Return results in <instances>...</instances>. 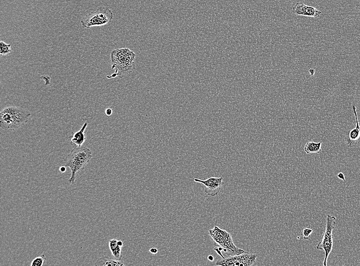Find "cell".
Listing matches in <instances>:
<instances>
[{
    "instance_id": "cell-1",
    "label": "cell",
    "mask_w": 360,
    "mask_h": 266,
    "mask_svg": "<svg viewBox=\"0 0 360 266\" xmlns=\"http://www.w3.org/2000/svg\"><path fill=\"white\" fill-rule=\"evenodd\" d=\"M31 116V113L27 110L16 106H9L0 112V125L5 130L14 131L27 123Z\"/></svg>"
},
{
    "instance_id": "cell-2",
    "label": "cell",
    "mask_w": 360,
    "mask_h": 266,
    "mask_svg": "<svg viewBox=\"0 0 360 266\" xmlns=\"http://www.w3.org/2000/svg\"><path fill=\"white\" fill-rule=\"evenodd\" d=\"M136 55L130 49L122 48L114 50L111 55L112 69L115 72L108 78H116L118 76L132 73L135 69Z\"/></svg>"
},
{
    "instance_id": "cell-3",
    "label": "cell",
    "mask_w": 360,
    "mask_h": 266,
    "mask_svg": "<svg viewBox=\"0 0 360 266\" xmlns=\"http://www.w3.org/2000/svg\"><path fill=\"white\" fill-rule=\"evenodd\" d=\"M92 157V151L85 147L77 146L71 150L65 164V167L71 171V176L68 180L71 184L75 183L77 174L84 170Z\"/></svg>"
},
{
    "instance_id": "cell-4",
    "label": "cell",
    "mask_w": 360,
    "mask_h": 266,
    "mask_svg": "<svg viewBox=\"0 0 360 266\" xmlns=\"http://www.w3.org/2000/svg\"><path fill=\"white\" fill-rule=\"evenodd\" d=\"M209 235L215 244L223 248L229 256H234L246 253L245 250L237 247L234 242L232 236L226 231L215 226L213 229L210 230Z\"/></svg>"
},
{
    "instance_id": "cell-5",
    "label": "cell",
    "mask_w": 360,
    "mask_h": 266,
    "mask_svg": "<svg viewBox=\"0 0 360 266\" xmlns=\"http://www.w3.org/2000/svg\"><path fill=\"white\" fill-rule=\"evenodd\" d=\"M112 10L107 7H100L81 20L82 26L85 29L104 26L113 19Z\"/></svg>"
},
{
    "instance_id": "cell-6",
    "label": "cell",
    "mask_w": 360,
    "mask_h": 266,
    "mask_svg": "<svg viewBox=\"0 0 360 266\" xmlns=\"http://www.w3.org/2000/svg\"><path fill=\"white\" fill-rule=\"evenodd\" d=\"M336 224V217L328 214L326 220L325 232L316 246L317 250H322L325 251V257L324 261L325 266H327L328 259L332 249L333 244L332 232L335 229Z\"/></svg>"
},
{
    "instance_id": "cell-7",
    "label": "cell",
    "mask_w": 360,
    "mask_h": 266,
    "mask_svg": "<svg viewBox=\"0 0 360 266\" xmlns=\"http://www.w3.org/2000/svg\"><path fill=\"white\" fill-rule=\"evenodd\" d=\"M258 257L256 254H252L248 252L234 256H229L228 257L218 260L216 263L217 266H250L256 262Z\"/></svg>"
},
{
    "instance_id": "cell-8",
    "label": "cell",
    "mask_w": 360,
    "mask_h": 266,
    "mask_svg": "<svg viewBox=\"0 0 360 266\" xmlns=\"http://www.w3.org/2000/svg\"><path fill=\"white\" fill-rule=\"evenodd\" d=\"M223 177H211L205 180L198 178L194 179L196 182L203 184L205 186V192L211 197H214L219 193L223 184Z\"/></svg>"
},
{
    "instance_id": "cell-9",
    "label": "cell",
    "mask_w": 360,
    "mask_h": 266,
    "mask_svg": "<svg viewBox=\"0 0 360 266\" xmlns=\"http://www.w3.org/2000/svg\"><path fill=\"white\" fill-rule=\"evenodd\" d=\"M293 13L297 16H302L311 18L320 16L322 12L315 7L305 5L302 2L297 3L292 8Z\"/></svg>"
},
{
    "instance_id": "cell-10",
    "label": "cell",
    "mask_w": 360,
    "mask_h": 266,
    "mask_svg": "<svg viewBox=\"0 0 360 266\" xmlns=\"http://www.w3.org/2000/svg\"><path fill=\"white\" fill-rule=\"evenodd\" d=\"M352 108L355 117L356 126L355 129L350 131L348 136L344 138L345 145L349 148H353L357 146L360 138V125L358 119L356 107L353 105Z\"/></svg>"
},
{
    "instance_id": "cell-11",
    "label": "cell",
    "mask_w": 360,
    "mask_h": 266,
    "mask_svg": "<svg viewBox=\"0 0 360 266\" xmlns=\"http://www.w3.org/2000/svg\"><path fill=\"white\" fill-rule=\"evenodd\" d=\"M123 243L121 240L117 239H112L109 241V248L113 256L115 259L121 261L123 255L122 248Z\"/></svg>"
},
{
    "instance_id": "cell-12",
    "label": "cell",
    "mask_w": 360,
    "mask_h": 266,
    "mask_svg": "<svg viewBox=\"0 0 360 266\" xmlns=\"http://www.w3.org/2000/svg\"><path fill=\"white\" fill-rule=\"evenodd\" d=\"M88 126V123L85 122L82 129L78 132H76L71 138V142L78 147L83 146L86 140V137L85 131Z\"/></svg>"
},
{
    "instance_id": "cell-13",
    "label": "cell",
    "mask_w": 360,
    "mask_h": 266,
    "mask_svg": "<svg viewBox=\"0 0 360 266\" xmlns=\"http://www.w3.org/2000/svg\"><path fill=\"white\" fill-rule=\"evenodd\" d=\"M97 266H123L124 264L120 260L112 259L108 256L99 258L95 264Z\"/></svg>"
},
{
    "instance_id": "cell-14",
    "label": "cell",
    "mask_w": 360,
    "mask_h": 266,
    "mask_svg": "<svg viewBox=\"0 0 360 266\" xmlns=\"http://www.w3.org/2000/svg\"><path fill=\"white\" fill-rule=\"evenodd\" d=\"M323 142L318 143L314 142H308L304 147V150L306 154L311 153H319L322 150L321 146H322Z\"/></svg>"
},
{
    "instance_id": "cell-15",
    "label": "cell",
    "mask_w": 360,
    "mask_h": 266,
    "mask_svg": "<svg viewBox=\"0 0 360 266\" xmlns=\"http://www.w3.org/2000/svg\"><path fill=\"white\" fill-rule=\"evenodd\" d=\"M11 44H8L1 41L0 42V54L3 56L9 55L11 51Z\"/></svg>"
},
{
    "instance_id": "cell-16",
    "label": "cell",
    "mask_w": 360,
    "mask_h": 266,
    "mask_svg": "<svg viewBox=\"0 0 360 266\" xmlns=\"http://www.w3.org/2000/svg\"><path fill=\"white\" fill-rule=\"evenodd\" d=\"M47 258L45 255L35 258L31 262V266H42L46 262Z\"/></svg>"
},
{
    "instance_id": "cell-17",
    "label": "cell",
    "mask_w": 360,
    "mask_h": 266,
    "mask_svg": "<svg viewBox=\"0 0 360 266\" xmlns=\"http://www.w3.org/2000/svg\"><path fill=\"white\" fill-rule=\"evenodd\" d=\"M313 230L311 229H304L302 232L303 238L304 239H309Z\"/></svg>"
},
{
    "instance_id": "cell-18",
    "label": "cell",
    "mask_w": 360,
    "mask_h": 266,
    "mask_svg": "<svg viewBox=\"0 0 360 266\" xmlns=\"http://www.w3.org/2000/svg\"><path fill=\"white\" fill-rule=\"evenodd\" d=\"M337 177L339 179L343 180V181H345V176L343 173H342L341 172L339 173L337 175Z\"/></svg>"
},
{
    "instance_id": "cell-19",
    "label": "cell",
    "mask_w": 360,
    "mask_h": 266,
    "mask_svg": "<svg viewBox=\"0 0 360 266\" xmlns=\"http://www.w3.org/2000/svg\"><path fill=\"white\" fill-rule=\"evenodd\" d=\"M150 252L152 253V254H156L158 252V249L156 248H151L150 250Z\"/></svg>"
},
{
    "instance_id": "cell-20",
    "label": "cell",
    "mask_w": 360,
    "mask_h": 266,
    "mask_svg": "<svg viewBox=\"0 0 360 266\" xmlns=\"http://www.w3.org/2000/svg\"><path fill=\"white\" fill-rule=\"evenodd\" d=\"M112 110L110 108H108L106 110V115L107 116H111L112 115Z\"/></svg>"
},
{
    "instance_id": "cell-21",
    "label": "cell",
    "mask_w": 360,
    "mask_h": 266,
    "mask_svg": "<svg viewBox=\"0 0 360 266\" xmlns=\"http://www.w3.org/2000/svg\"><path fill=\"white\" fill-rule=\"evenodd\" d=\"M60 170L62 173L65 172L66 171V167H60Z\"/></svg>"
},
{
    "instance_id": "cell-22",
    "label": "cell",
    "mask_w": 360,
    "mask_h": 266,
    "mask_svg": "<svg viewBox=\"0 0 360 266\" xmlns=\"http://www.w3.org/2000/svg\"><path fill=\"white\" fill-rule=\"evenodd\" d=\"M309 72H310V73L312 75H313L315 73V70L313 69H310L309 70Z\"/></svg>"
},
{
    "instance_id": "cell-23",
    "label": "cell",
    "mask_w": 360,
    "mask_h": 266,
    "mask_svg": "<svg viewBox=\"0 0 360 266\" xmlns=\"http://www.w3.org/2000/svg\"><path fill=\"white\" fill-rule=\"evenodd\" d=\"M208 259L210 261H213L214 260V258L212 256H210Z\"/></svg>"
}]
</instances>
